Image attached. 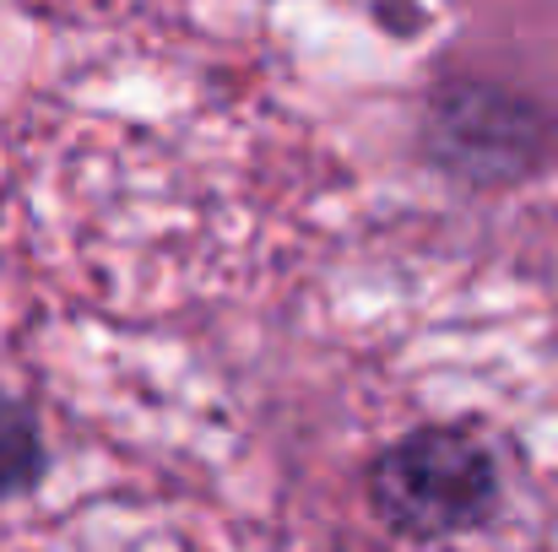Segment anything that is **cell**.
<instances>
[{
	"label": "cell",
	"instance_id": "cell-1",
	"mask_svg": "<svg viewBox=\"0 0 558 552\" xmlns=\"http://www.w3.org/2000/svg\"><path fill=\"white\" fill-rule=\"evenodd\" d=\"M369 510L412 542L477 531L499 510V461L466 422H423L379 450L369 466Z\"/></svg>",
	"mask_w": 558,
	"mask_h": 552
},
{
	"label": "cell",
	"instance_id": "cell-3",
	"mask_svg": "<svg viewBox=\"0 0 558 552\" xmlns=\"http://www.w3.org/2000/svg\"><path fill=\"white\" fill-rule=\"evenodd\" d=\"M44 477V439L27 406L0 395V499L27 493Z\"/></svg>",
	"mask_w": 558,
	"mask_h": 552
},
{
	"label": "cell",
	"instance_id": "cell-2",
	"mask_svg": "<svg viewBox=\"0 0 558 552\" xmlns=\"http://www.w3.org/2000/svg\"><path fill=\"white\" fill-rule=\"evenodd\" d=\"M417 147L439 174L472 184V189H499V184L537 174L554 158L558 120L543 98L510 82L445 76L423 98Z\"/></svg>",
	"mask_w": 558,
	"mask_h": 552
}]
</instances>
